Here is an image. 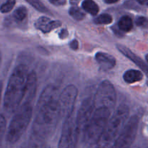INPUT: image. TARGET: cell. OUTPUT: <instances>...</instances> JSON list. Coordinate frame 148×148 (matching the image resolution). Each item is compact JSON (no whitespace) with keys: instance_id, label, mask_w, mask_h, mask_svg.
<instances>
[{"instance_id":"cell-1","label":"cell","mask_w":148,"mask_h":148,"mask_svg":"<svg viewBox=\"0 0 148 148\" xmlns=\"http://www.w3.org/2000/svg\"><path fill=\"white\" fill-rule=\"evenodd\" d=\"M38 113L33 125V133L43 138L52 133L60 118L59 90L53 84H49L39 97Z\"/></svg>"},{"instance_id":"cell-2","label":"cell","mask_w":148,"mask_h":148,"mask_svg":"<svg viewBox=\"0 0 148 148\" xmlns=\"http://www.w3.org/2000/svg\"><path fill=\"white\" fill-rule=\"evenodd\" d=\"M28 68L20 64L13 70L6 88L4 97V107L9 113L16 111L25 97Z\"/></svg>"},{"instance_id":"cell-3","label":"cell","mask_w":148,"mask_h":148,"mask_svg":"<svg viewBox=\"0 0 148 148\" xmlns=\"http://www.w3.org/2000/svg\"><path fill=\"white\" fill-rule=\"evenodd\" d=\"M129 115L130 108L127 104H121L116 110L112 117L108 119L105 129L97 143L99 148H106L114 142L128 120Z\"/></svg>"},{"instance_id":"cell-4","label":"cell","mask_w":148,"mask_h":148,"mask_svg":"<svg viewBox=\"0 0 148 148\" xmlns=\"http://www.w3.org/2000/svg\"><path fill=\"white\" fill-rule=\"evenodd\" d=\"M33 108L30 102H25L20 108L16 110L7 132L6 139L7 142L14 144L20 139L31 120Z\"/></svg>"},{"instance_id":"cell-5","label":"cell","mask_w":148,"mask_h":148,"mask_svg":"<svg viewBox=\"0 0 148 148\" xmlns=\"http://www.w3.org/2000/svg\"><path fill=\"white\" fill-rule=\"evenodd\" d=\"M111 111L105 107L95 108L90 120L83 131V140L88 145L98 142L110 118Z\"/></svg>"},{"instance_id":"cell-6","label":"cell","mask_w":148,"mask_h":148,"mask_svg":"<svg viewBox=\"0 0 148 148\" xmlns=\"http://www.w3.org/2000/svg\"><path fill=\"white\" fill-rule=\"evenodd\" d=\"M95 109L105 107L111 111L116 102V92L114 85L108 80L102 81L98 86L93 98Z\"/></svg>"},{"instance_id":"cell-7","label":"cell","mask_w":148,"mask_h":148,"mask_svg":"<svg viewBox=\"0 0 148 148\" xmlns=\"http://www.w3.org/2000/svg\"><path fill=\"white\" fill-rule=\"evenodd\" d=\"M139 118L133 115L128 119L119 133L116 139L113 142L111 148H129L134 142L139 127Z\"/></svg>"},{"instance_id":"cell-8","label":"cell","mask_w":148,"mask_h":148,"mask_svg":"<svg viewBox=\"0 0 148 148\" xmlns=\"http://www.w3.org/2000/svg\"><path fill=\"white\" fill-rule=\"evenodd\" d=\"M73 115L66 118L64 121L58 148H75L79 133Z\"/></svg>"},{"instance_id":"cell-9","label":"cell","mask_w":148,"mask_h":148,"mask_svg":"<svg viewBox=\"0 0 148 148\" xmlns=\"http://www.w3.org/2000/svg\"><path fill=\"white\" fill-rule=\"evenodd\" d=\"M77 88L73 84L68 85L62 90L59 96L60 117L66 118L73 114L75 102L77 97Z\"/></svg>"},{"instance_id":"cell-10","label":"cell","mask_w":148,"mask_h":148,"mask_svg":"<svg viewBox=\"0 0 148 148\" xmlns=\"http://www.w3.org/2000/svg\"><path fill=\"white\" fill-rule=\"evenodd\" d=\"M95 110L93 99L88 97L82 101L80 107L78 110L77 117L75 118V123L79 133H83L85 128L90 120L91 117Z\"/></svg>"},{"instance_id":"cell-11","label":"cell","mask_w":148,"mask_h":148,"mask_svg":"<svg viewBox=\"0 0 148 148\" xmlns=\"http://www.w3.org/2000/svg\"><path fill=\"white\" fill-rule=\"evenodd\" d=\"M61 26L62 23L59 20H52L49 17L45 16L39 17L35 23L36 28L44 33H49L53 29L60 27Z\"/></svg>"},{"instance_id":"cell-12","label":"cell","mask_w":148,"mask_h":148,"mask_svg":"<svg viewBox=\"0 0 148 148\" xmlns=\"http://www.w3.org/2000/svg\"><path fill=\"white\" fill-rule=\"evenodd\" d=\"M116 47L118 49V50L121 52L122 55H124V56L127 57L128 59H130V60L132 61L135 65H137L139 68L141 70H143V71H144L146 74L147 73V65L146 64V62H145L143 61V59L140 57L138 55H137L136 54H134L132 51L130 50L129 48L126 47L125 46H123L121 44H117Z\"/></svg>"},{"instance_id":"cell-13","label":"cell","mask_w":148,"mask_h":148,"mask_svg":"<svg viewBox=\"0 0 148 148\" xmlns=\"http://www.w3.org/2000/svg\"><path fill=\"white\" fill-rule=\"evenodd\" d=\"M95 59L98 62L101 68L106 71L112 69L116 62L114 56L102 52H98L95 54Z\"/></svg>"},{"instance_id":"cell-14","label":"cell","mask_w":148,"mask_h":148,"mask_svg":"<svg viewBox=\"0 0 148 148\" xmlns=\"http://www.w3.org/2000/svg\"><path fill=\"white\" fill-rule=\"evenodd\" d=\"M37 88V75L35 71L29 72L27 75V83H26V90L25 97L26 98L25 102H29L34 97Z\"/></svg>"},{"instance_id":"cell-15","label":"cell","mask_w":148,"mask_h":148,"mask_svg":"<svg viewBox=\"0 0 148 148\" xmlns=\"http://www.w3.org/2000/svg\"><path fill=\"white\" fill-rule=\"evenodd\" d=\"M143 73L138 70H128L124 73L123 78L125 82L128 84L140 81L143 79Z\"/></svg>"},{"instance_id":"cell-16","label":"cell","mask_w":148,"mask_h":148,"mask_svg":"<svg viewBox=\"0 0 148 148\" xmlns=\"http://www.w3.org/2000/svg\"><path fill=\"white\" fill-rule=\"evenodd\" d=\"M118 28L123 32H128L133 28V22L130 16L124 15L119 19L118 22Z\"/></svg>"},{"instance_id":"cell-17","label":"cell","mask_w":148,"mask_h":148,"mask_svg":"<svg viewBox=\"0 0 148 148\" xmlns=\"http://www.w3.org/2000/svg\"><path fill=\"white\" fill-rule=\"evenodd\" d=\"M83 10L92 15H96L99 11L98 4L93 0H84L82 3Z\"/></svg>"},{"instance_id":"cell-18","label":"cell","mask_w":148,"mask_h":148,"mask_svg":"<svg viewBox=\"0 0 148 148\" xmlns=\"http://www.w3.org/2000/svg\"><path fill=\"white\" fill-rule=\"evenodd\" d=\"M27 15V9H26L24 6H21V7H19L18 8H17L14 10V13H13V17H14V20H16L17 21L22 22L26 18Z\"/></svg>"},{"instance_id":"cell-19","label":"cell","mask_w":148,"mask_h":148,"mask_svg":"<svg viewBox=\"0 0 148 148\" xmlns=\"http://www.w3.org/2000/svg\"><path fill=\"white\" fill-rule=\"evenodd\" d=\"M112 20L113 18L111 15H110L109 14L104 13V14H102L95 17L94 19V23L98 25H107L110 24L112 22Z\"/></svg>"},{"instance_id":"cell-20","label":"cell","mask_w":148,"mask_h":148,"mask_svg":"<svg viewBox=\"0 0 148 148\" xmlns=\"http://www.w3.org/2000/svg\"><path fill=\"white\" fill-rule=\"evenodd\" d=\"M31 6H33L35 9L39 12H41L43 13H49V10L46 7V6L40 1V0H25Z\"/></svg>"},{"instance_id":"cell-21","label":"cell","mask_w":148,"mask_h":148,"mask_svg":"<svg viewBox=\"0 0 148 148\" xmlns=\"http://www.w3.org/2000/svg\"><path fill=\"white\" fill-rule=\"evenodd\" d=\"M69 13L72 17L76 20H82L85 17V14L80 9L77 7H72L69 10Z\"/></svg>"},{"instance_id":"cell-22","label":"cell","mask_w":148,"mask_h":148,"mask_svg":"<svg viewBox=\"0 0 148 148\" xmlns=\"http://www.w3.org/2000/svg\"><path fill=\"white\" fill-rule=\"evenodd\" d=\"M15 0H7L5 3L0 7V12L1 13H7L11 11L15 5Z\"/></svg>"},{"instance_id":"cell-23","label":"cell","mask_w":148,"mask_h":148,"mask_svg":"<svg viewBox=\"0 0 148 148\" xmlns=\"http://www.w3.org/2000/svg\"><path fill=\"white\" fill-rule=\"evenodd\" d=\"M6 129V120L5 118L2 115H0V138L2 136L5 131Z\"/></svg>"},{"instance_id":"cell-24","label":"cell","mask_w":148,"mask_h":148,"mask_svg":"<svg viewBox=\"0 0 148 148\" xmlns=\"http://www.w3.org/2000/svg\"><path fill=\"white\" fill-rule=\"evenodd\" d=\"M135 22L137 26L145 27V26H147V19L145 17H143V16H140V17L136 18Z\"/></svg>"},{"instance_id":"cell-25","label":"cell","mask_w":148,"mask_h":148,"mask_svg":"<svg viewBox=\"0 0 148 148\" xmlns=\"http://www.w3.org/2000/svg\"><path fill=\"white\" fill-rule=\"evenodd\" d=\"M59 36L61 39H66L68 36V31L66 29H62L59 33Z\"/></svg>"},{"instance_id":"cell-26","label":"cell","mask_w":148,"mask_h":148,"mask_svg":"<svg viewBox=\"0 0 148 148\" xmlns=\"http://www.w3.org/2000/svg\"><path fill=\"white\" fill-rule=\"evenodd\" d=\"M53 5H63L65 4V0H49Z\"/></svg>"},{"instance_id":"cell-27","label":"cell","mask_w":148,"mask_h":148,"mask_svg":"<svg viewBox=\"0 0 148 148\" xmlns=\"http://www.w3.org/2000/svg\"><path fill=\"white\" fill-rule=\"evenodd\" d=\"M69 45H70V47L72 49H74V50H77L78 49V47H79V43H78V41L76 39L70 42V44H69Z\"/></svg>"},{"instance_id":"cell-28","label":"cell","mask_w":148,"mask_h":148,"mask_svg":"<svg viewBox=\"0 0 148 148\" xmlns=\"http://www.w3.org/2000/svg\"><path fill=\"white\" fill-rule=\"evenodd\" d=\"M119 0H103V1L106 4H114V3L117 2Z\"/></svg>"},{"instance_id":"cell-29","label":"cell","mask_w":148,"mask_h":148,"mask_svg":"<svg viewBox=\"0 0 148 148\" xmlns=\"http://www.w3.org/2000/svg\"><path fill=\"white\" fill-rule=\"evenodd\" d=\"M2 89H3V83H2V81H0V102H1V100Z\"/></svg>"},{"instance_id":"cell-30","label":"cell","mask_w":148,"mask_h":148,"mask_svg":"<svg viewBox=\"0 0 148 148\" xmlns=\"http://www.w3.org/2000/svg\"><path fill=\"white\" fill-rule=\"evenodd\" d=\"M1 53H0V65H1Z\"/></svg>"}]
</instances>
